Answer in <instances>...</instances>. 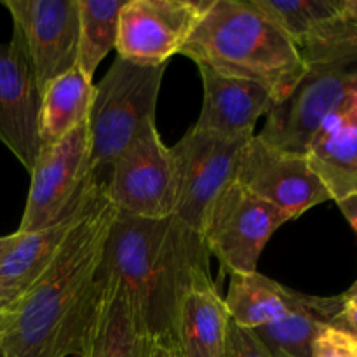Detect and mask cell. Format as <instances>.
<instances>
[{"label": "cell", "mask_w": 357, "mask_h": 357, "mask_svg": "<svg viewBox=\"0 0 357 357\" xmlns=\"http://www.w3.org/2000/svg\"><path fill=\"white\" fill-rule=\"evenodd\" d=\"M117 209L101 192L37 281L13 303L6 357H82L103 309V255Z\"/></svg>", "instance_id": "obj_1"}, {"label": "cell", "mask_w": 357, "mask_h": 357, "mask_svg": "<svg viewBox=\"0 0 357 357\" xmlns=\"http://www.w3.org/2000/svg\"><path fill=\"white\" fill-rule=\"evenodd\" d=\"M201 234L171 215L117 211L105 244L103 274L121 286L145 340H173L178 312L199 279L211 275Z\"/></svg>", "instance_id": "obj_2"}, {"label": "cell", "mask_w": 357, "mask_h": 357, "mask_svg": "<svg viewBox=\"0 0 357 357\" xmlns=\"http://www.w3.org/2000/svg\"><path fill=\"white\" fill-rule=\"evenodd\" d=\"M180 54L199 68L260 84L278 103L305 73L296 45L253 0H211Z\"/></svg>", "instance_id": "obj_3"}, {"label": "cell", "mask_w": 357, "mask_h": 357, "mask_svg": "<svg viewBox=\"0 0 357 357\" xmlns=\"http://www.w3.org/2000/svg\"><path fill=\"white\" fill-rule=\"evenodd\" d=\"M305 73L275 105L258 135L274 149L305 155L321 124L351 107L357 93V21L349 17L333 37L300 51Z\"/></svg>", "instance_id": "obj_4"}, {"label": "cell", "mask_w": 357, "mask_h": 357, "mask_svg": "<svg viewBox=\"0 0 357 357\" xmlns=\"http://www.w3.org/2000/svg\"><path fill=\"white\" fill-rule=\"evenodd\" d=\"M167 65H138L114 59L107 75L94 86L91 107V173L105 187L108 171L143 128L155 122L157 100Z\"/></svg>", "instance_id": "obj_5"}, {"label": "cell", "mask_w": 357, "mask_h": 357, "mask_svg": "<svg viewBox=\"0 0 357 357\" xmlns=\"http://www.w3.org/2000/svg\"><path fill=\"white\" fill-rule=\"evenodd\" d=\"M30 176L26 206L16 230L20 234L35 232L61 222L103 188L94 183L91 173L87 122L61 142L40 150Z\"/></svg>", "instance_id": "obj_6"}, {"label": "cell", "mask_w": 357, "mask_h": 357, "mask_svg": "<svg viewBox=\"0 0 357 357\" xmlns=\"http://www.w3.org/2000/svg\"><path fill=\"white\" fill-rule=\"evenodd\" d=\"M284 223L279 209L232 181L209 208L201 236L223 271L250 274L257 272L265 246Z\"/></svg>", "instance_id": "obj_7"}, {"label": "cell", "mask_w": 357, "mask_h": 357, "mask_svg": "<svg viewBox=\"0 0 357 357\" xmlns=\"http://www.w3.org/2000/svg\"><path fill=\"white\" fill-rule=\"evenodd\" d=\"M117 211L139 218H167L174 213V162L171 146L150 122L115 159L103 187Z\"/></svg>", "instance_id": "obj_8"}, {"label": "cell", "mask_w": 357, "mask_h": 357, "mask_svg": "<svg viewBox=\"0 0 357 357\" xmlns=\"http://www.w3.org/2000/svg\"><path fill=\"white\" fill-rule=\"evenodd\" d=\"M248 142L222 138L192 126L171 146L176 187L173 215L197 234L202 232L213 202L234 181L241 152Z\"/></svg>", "instance_id": "obj_9"}, {"label": "cell", "mask_w": 357, "mask_h": 357, "mask_svg": "<svg viewBox=\"0 0 357 357\" xmlns=\"http://www.w3.org/2000/svg\"><path fill=\"white\" fill-rule=\"evenodd\" d=\"M13 17L40 94L79 66V0H0Z\"/></svg>", "instance_id": "obj_10"}, {"label": "cell", "mask_w": 357, "mask_h": 357, "mask_svg": "<svg viewBox=\"0 0 357 357\" xmlns=\"http://www.w3.org/2000/svg\"><path fill=\"white\" fill-rule=\"evenodd\" d=\"M234 181L286 216L300 218L314 206L331 201L330 192L305 155L282 152L253 136L244 145Z\"/></svg>", "instance_id": "obj_11"}, {"label": "cell", "mask_w": 357, "mask_h": 357, "mask_svg": "<svg viewBox=\"0 0 357 357\" xmlns=\"http://www.w3.org/2000/svg\"><path fill=\"white\" fill-rule=\"evenodd\" d=\"M211 0H126L117 56L138 65H167L194 33Z\"/></svg>", "instance_id": "obj_12"}, {"label": "cell", "mask_w": 357, "mask_h": 357, "mask_svg": "<svg viewBox=\"0 0 357 357\" xmlns=\"http://www.w3.org/2000/svg\"><path fill=\"white\" fill-rule=\"evenodd\" d=\"M42 94L16 38L0 44V142L31 173L40 153Z\"/></svg>", "instance_id": "obj_13"}, {"label": "cell", "mask_w": 357, "mask_h": 357, "mask_svg": "<svg viewBox=\"0 0 357 357\" xmlns=\"http://www.w3.org/2000/svg\"><path fill=\"white\" fill-rule=\"evenodd\" d=\"M202 108L194 128L227 139H251L258 119L278 105L271 91L251 80L199 68Z\"/></svg>", "instance_id": "obj_14"}, {"label": "cell", "mask_w": 357, "mask_h": 357, "mask_svg": "<svg viewBox=\"0 0 357 357\" xmlns=\"http://www.w3.org/2000/svg\"><path fill=\"white\" fill-rule=\"evenodd\" d=\"M230 316L211 275L199 279L185 296L174 324L180 357H225Z\"/></svg>", "instance_id": "obj_15"}, {"label": "cell", "mask_w": 357, "mask_h": 357, "mask_svg": "<svg viewBox=\"0 0 357 357\" xmlns=\"http://www.w3.org/2000/svg\"><path fill=\"white\" fill-rule=\"evenodd\" d=\"M305 157L331 201L340 202L357 194V117L352 103L321 124Z\"/></svg>", "instance_id": "obj_16"}, {"label": "cell", "mask_w": 357, "mask_h": 357, "mask_svg": "<svg viewBox=\"0 0 357 357\" xmlns=\"http://www.w3.org/2000/svg\"><path fill=\"white\" fill-rule=\"evenodd\" d=\"M103 192V188L96 192L84 206H80L75 213L66 216L61 222L49 225L45 229L35 230L28 234H17L16 243L3 255L0 260V288L13 300H17L35 281L38 275L47 268L52 258L58 255L68 234L77 225L84 213L89 209L94 199Z\"/></svg>", "instance_id": "obj_17"}, {"label": "cell", "mask_w": 357, "mask_h": 357, "mask_svg": "<svg viewBox=\"0 0 357 357\" xmlns=\"http://www.w3.org/2000/svg\"><path fill=\"white\" fill-rule=\"evenodd\" d=\"M344 303V295L314 296L298 291L284 316L253 330V333L272 357H312L317 331L333 323Z\"/></svg>", "instance_id": "obj_18"}, {"label": "cell", "mask_w": 357, "mask_h": 357, "mask_svg": "<svg viewBox=\"0 0 357 357\" xmlns=\"http://www.w3.org/2000/svg\"><path fill=\"white\" fill-rule=\"evenodd\" d=\"M93 100L94 84L80 66L52 80L42 93L40 150L61 142L89 121Z\"/></svg>", "instance_id": "obj_19"}, {"label": "cell", "mask_w": 357, "mask_h": 357, "mask_svg": "<svg viewBox=\"0 0 357 357\" xmlns=\"http://www.w3.org/2000/svg\"><path fill=\"white\" fill-rule=\"evenodd\" d=\"M298 51L333 37L349 21L344 0H253Z\"/></svg>", "instance_id": "obj_20"}, {"label": "cell", "mask_w": 357, "mask_h": 357, "mask_svg": "<svg viewBox=\"0 0 357 357\" xmlns=\"http://www.w3.org/2000/svg\"><path fill=\"white\" fill-rule=\"evenodd\" d=\"M296 293L257 271L230 275L223 302L234 324L253 331L284 316L295 303Z\"/></svg>", "instance_id": "obj_21"}, {"label": "cell", "mask_w": 357, "mask_h": 357, "mask_svg": "<svg viewBox=\"0 0 357 357\" xmlns=\"http://www.w3.org/2000/svg\"><path fill=\"white\" fill-rule=\"evenodd\" d=\"M146 344L121 286L107 281L100 321L82 357H145Z\"/></svg>", "instance_id": "obj_22"}, {"label": "cell", "mask_w": 357, "mask_h": 357, "mask_svg": "<svg viewBox=\"0 0 357 357\" xmlns=\"http://www.w3.org/2000/svg\"><path fill=\"white\" fill-rule=\"evenodd\" d=\"M126 0H79V66L91 80L117 45L119 16Z\"/></svg>", "instance_id": "obj_23"}, {"label": "cell", "mask_w": 357, "mask_h": 357, "mask_svg": "<svg viewBox=\"0 0 357 357\" xmlns=\"http://www.w3.org/2000/svg\"><path fill=\"white\" fill-rule=\"evenodd\" d=\"M312 357H357V337L326 324L314 338Z\"/></svg>", "instance_id": "obj_24"}, {"label": "cell", "mask_w": 357, "mask_h": 357, "mask_svg": "<svg viewBox=\"0 0 357 357\" xmlns=\"http://www.w3.org/2000/svg\"><path fill=\"white\" fill-rule=\"evenodd\" d=\"M225 357H272L264 344L251 330L229 323Z\"/></svg>", "instance_id": "obj_25"}, {"label": "cell", "mask_w": 357, "mask_h": 357, "mask_svg": "<svg viewBox=\"0 0 357 357\" xmlns=\"http://www.w3.org/2000/svg\"><path fill=\"white\" fill-rule=\"evenodd\" d=\"M331 326L340 328V330L347 331V333L357 337V305L345 300L344 307H342L340 312L337 314V317L333 319Z\"/></svg>", "instance_id": "obj_26"}, {"label": "cell", "mask_w": 357, "mask_h": 357, "mask_svg": "<svg viewBox=\"0 0 357 357\" xmlns=\"http://www.w3.org/2000/svg\"><path fill=\"white\" fill-rule=\"evenodd\" d=\"M145 357H180L173 340H149Z\"/></svg>", "instance_id": "obj_27"}, {"label": "cell", "mask_w": 357, "mask_h": 357, "mask_svg": "<svg viewBox=\"0 0 357 357\" xmlns=\"http://www.w3.org/2000/svg\"><path fill=\"white\" fill-rule=\"evenodd\" d=\"M337 206L342 211V215L345 216V220L349 222V225H351L352 229H354V232L357 234V194L345 199V201L337 202Z\"/></svg>", "instance_id": "obj_28"}, {"label": "cell", "mask_w": 357, "mask_h": 357, "mask_svg": "<svg viewBox=\"0 0 357 357\" xmlns=\"http://www.w3.org/2000/svg\"><path fill=\"white\" fill-rule=\"evenodd\" d=\"M13 303L14 302H9V300H0V340H2L7 326H9L10 312H13Z\"/></svg>", "instance_id": "obj_29"}, {"label": "cell", "mask_w": 357, "mask_h": 357, "mask_svg": "<svg viewBox=\"0 0 357 357\" xmlns=\"http://www.w3.org/2000/svg\"><path fill=\"white\" fill-rule=\"evenodd\" d=\"M17 239V234H10V236H2L0 237V260L3 258V255L7 253V251L10 250V246H13L14 243H16Z\"/></svg>", "instance_id": "obj_30"}, {"label": "cell", "mask_w": 357, "mask_h": 357, "mask_svg": "<svg viewBox=\"0 0 357 357\" xmlns=\"http://www.w3.org/2000/svg\"><path fill=\"white\" fill-rule=\"evenodd\" d=\"M344 9L349 17L357 21V0H344Z\"/></svg>", "instance_id": "obj_31"}, {"label": "cell", "mask_w": 357, "mask_h": 357, "mask_svg": "<svg viewBox=\"0 0 357 357\" xmlns=\"http://www.w3.org/2000/svg\"><path fill=\"white\" fill-rule=\"evenodd\" d=\"M342 295H344V298L347 300V302H351V303H356V305H357V279H356V282H354V284H352L351 288L347 289V291H345V293H342Z\"/></svg>", "instance_id": "obj_32"}, {"label": "cell", "mask_w": 357, "mask_h": 357, "mask_svg": "<svg viewBox=\"0 0 357 357\" xmlns=\"http://www.w3.org/2000/svg\"><path fill=\"white\" fill-rule=\"evenodd\" d=\"M0 300H9V302H14V300H13V298H10V296H9V295H7V293H6V291H3V289H2V288H0Z\"/></svg>", "instance_id": "obj_33"}, {"label": "cell", "mask_w": 357, "mask_h": 357, "mask_svg": "<svg viewBox=\"0 0 357 357\" xmlns=\"http://www.w3.org/2000/svg\"><path fill=\"white\" fill-rule=\"evenodd\" d=\"M352 112H354L357 117V93L354 94V98H352Z\"/></svg>", "instance_id": "obj_34"}, {"label": "cell", "mask_w": 357, "mask_h": 357, "mask_svg": "<svg viewBox=\"0 0 357 357\" xmlns=\"http://www.w3.org/2000/svg\"><path fill=\"white\" fill-rule=\"evenodd\" d=\"M0 357H6V354H3V351H2V349H0Z\"/></svg>", "instance_id": "obj_35"}]
</instances>
